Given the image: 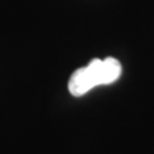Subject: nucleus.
Masks as SVG:
<instances>
[{"mask_svg":"<svg viewBox=\"0 0 154 154\" xmlns=\"http://www.w3.org/2000/svg\"><path fill=\"white\" fill-rule=\"evenodd\" d=\"M122 73V66L116 58L90 60V63L76 69L68 81V90L73 96H82L95 86L109 85L118 80Z\"/></svg>","mask_w":154,"mask_h":154,"instance_id":"f257e3e1","label":"nucleus"}]
</instances>
